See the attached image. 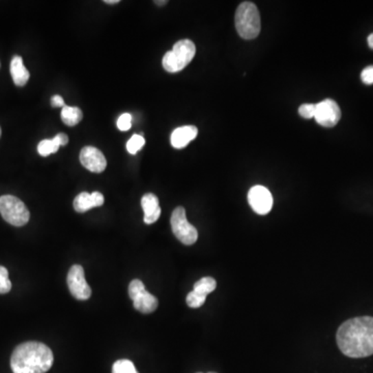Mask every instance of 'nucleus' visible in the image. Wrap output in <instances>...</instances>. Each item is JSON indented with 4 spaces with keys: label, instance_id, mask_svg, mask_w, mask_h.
I'll use <instances>...</instances> for the list:
<instances>
[{
    "label": "nucleus",
    "instance_id": "nucleus-1",
    "mask_svg": "<svg viewBox=\"0 0 373 373\" xmlns=\"http://www.w3.org/2000/svg\"><path fill=\"white\" fill-rule=\"evenodd\" d=\"M337 344L350 358H366L373 354V317L348 319L337 331Z\"/></svg>",
    "mask_w": 373,
    "mask_h": 373
},
{
    "label": "nucleus",
    "instance_id": "nucleus-2",
    "mask_svg": "<svg viewBox=\"0 0 373 373\" xmlns=\"http://www.w3.org/2000/svg\"><path fill=\"white\" fill-rule=\"evenodd\" d=\"M54 362L52 350L36 341L20 344L13 352L11 368L14 373H46Z\"/></svg>",
    "mask_w": 373,
    "mask_h": 373
},
{
    "label": "nucleus",
    "instance_id": "nucleus-3",
    "mask_svg": "<svg viewBox=\"0 0 373 373\" xmlns=\"http://www.w3.org/2000/svg\"><path fill=\"white\" fill-rule=\"evenodd\" d=\"M236 28L238 36L245 40H253L260 36V15L253 3L245 1L238 5L236 12Z\"/></svg>",
    "mask_w": 373,
    "mask_h": 373
},
{
    "label": "nucleus",
    "instance_id": "nucleus-4",
    "mask_svg": "<svg viewBox=\"0 0 373 373\" xmlns=\"http://www.w3.org/2000/svg\"><path fill=\"white\" fill-rule=\"evenodd\" d=\"M196 53L194 43L188 38L175 43L172 50L168 51L163 57L162 65L165 71L177 73L190 64Z\"/></svg>",
    "mask_w": 373,
    "mask_h": 373
},
{
    "label": "nucleus",
    "instance_id": "nucleus-5",
    "mask_svg": "<svg viewBox=\"0 0 373 373\" xmlns=\"http://www.w3.org/2000/svg\"><path fill=\"white\" fill-rule=\"evenodd\" d=\"M0 214L11 225L24 226L30 221V213L23 201L13 195L0 197Z\"/></svg>",
    "mask_w": 373,
    "mask_h": 373
},
{
    "label": "nucleus",
    "instance_id": "nucleus-6",
    "mask_svg": "<svg viewBox=\"0 0 373 373\" xmlns=\"http://www.w3.org/2000/svg\"><path fill=\"white\" fill-rule=\"evenodd\" d=\"M171 228L174 236L183 245L190 246L195 244L199 238L196 228L189 223L185 217V211L183 207H177L171 215Z\"/></svg>",
    "mask_w": 373,
    "mask_h": 373
},
{
    "label": "nucleus",
    "instance_id": "nucleus-7",
    "mask_svg": "<svg viewBox=\"0 0 373 373\" xmlns=\"http://www.w3.org/2000/svg\"><path fill=\"white\" fill-rule=\"evenodd\" d=\"M129 295L133 301L134 308L139 313L148 315V313H154L158 308V299L146 291L144 282L138 279L130 283Z\"/></svg>",
    "mask_w": 373,
    "mask_h": 373
},
{
    "label": "nucleus",
    "instance_id": "nucleus-8",
    "mask_svg": "<svg viewBox=\"0 0 373 373\" xmlns=\"http://www.w3.org/2000/svg\"><path fill=\"white\" fill-rule=\"evenodd\" d=\"M315 120L325 128H333L341 118V110L334 100L326 99L317 104Z\"/></svg>",
    "mask_w": 373,
    "mask_h": 373
},
{
    "label": "nucleus",
    "instance_id": "nucleus-9",
    "mask_svg": "<svg viewBox=\"0 0 373 373\" xmlns=\"http://www.w3.org/2000/svg\"><path fill=\"white\" fill-rule=\"evenodd\" d=\"M68 285L75 299L85 301L91 297V286L85 280L84 270L79 264H74L69 271Z\"/></svg>",
    "mask_w": 373,
    "mask_h": 373
},
{
    "label": "nucleus",
    "instance_id": "nucleus-10",
    "mask_svg": "<svg viewBox=\"0 0 373 373\" xmlns=\"http://www.w3.org/2000/svg\"><path fill=\"white\" fill-rule=\"evenodd\" d=\"M250 207L258 215H267L273 207V196L268 188L264 185H254L248 192Z\"/></svg>",
    "mask_w": 373,
    "mask_h": 373
},
{
    "label": "nucleus",
    "instance_id": "nucleus-11",
    "mask_svg": "<svg viewBox=\"0 0 373 373\" xmlns=\"http://www.w3.org/2000/svg\"><path fill=\"white\" fill-rule=\"evenodd\" d=\"M80 162L87 170L101 173L107 167V160L101 150L93 146H85L80 152Z\"/></svg>",
    "mask_w": 373,
    "mask_h": 373
},
{
    "label": "nucleus",
    "instance_id": "nucleus-12",
    "mask_svg": "<svg viewBox=\"0 0 373 373\" xmlns=\"http://www.w3.org/2000/svg\"><path fill=\"white\" fill-rule=\"evenodd\" d=\"M199 135V129L194 126H183L177 128L171 134V146L177 150L185 148Z\"/></svg>",
    "mask_w": 373,
    "mask_h": 373
},
{
    "label": "nucleus",
    "instance_id": "nucleus-13",
    "mask_svg": "<svg viewBox=\"0 0 373 373\" xmlns=\"http://www.w3.org/2000/svg\"><path fill=\"white\" fill-rule=\"evenodd\" d=\"M104 205V196L102 193L82 192L75 199L74 205L75 211L78 213H85L93 207H102Z\"/></svg>",
    "mask_w": 373,
    "mask_h": 373
},
{
    "label": "nucleus",
    "instance_id": "nucleus-14",
    "mask_svg": "<svg viewBox=\"0 0 373 373\" xmlns=\"http://www.w3.org/2000/svg\"><path fill=\"white\" fill-rule=\"evenodd\" d=\"M142 207L144 212V223L154 224L161 216V207L158 197L152 193L144 195L142 199Z\"/></svg>",
    "mask_w": 373,
    "mask_h": 373
},
{
    "label": "nucleus",
    "instance_id": "nucleus-15",
    "mask_svg": "<svg viewBox=\"0 0 373 373\" xmlns=\"http://www.w3.org/2000/svg\"><path fill=\"white\" fill-rule=\"evenodd\" d=\"M11 75L17 87H24L30 79V72L24 66L21 56H14L11 61Z\"/></svg>",
    "mask_w": 373,
    "mask_h": 373
},
{
    "label": "nucleus",
    "instance_id": "nucleus-16",
    "mask_svg": "<svg viewBox=\"0 0 373 373\" xmlns=\"http://www.w3.org/2000/svg\"><path fill=\"white\" fill-rule=\"evenodd\" d=\"M83 113L80 108L65 106L61 110V120L69 127H74L82 120Z\"/></svg>",
    "mask_w": 373,
    "mask_h": 373
},
{
    "label": "nucleus",
    "instance_id": "nucleus-17",
    "mask_svg": "<svg viewBox=\"0 0 373 373\" xmlns=\"http://www.w3.org/2000/svg\"><path fill=\"white\" fill-rule=\"evenodd\" d=\"M216 287H217V282H216L215 279L212 278V277H205V278H201V280L195 283L193 291L199 293V295L207 297L209 293L215 291Z\"/></svg>",
    "mask_w": 373,
    "mask_h": 373
},
{
    "label": "nucleus",
    "instance_id": "nucleus-18",
    "mask_svg": "<svg viewBox=\"0 0 373 373\" xmlns=\"http://www.w3.org/2000/svg\"><path fill=\"white\" fill-rule=\"evenodd\" d=\"M58 140H57L56 136L53 139H45L38 144V152L42 157H48L49 155L54 154L59 150Z\"/></svg>",
    "mask_w": 373,
    "mask_h": 373
},
{
    "label": "nucleus",
    "instance_id": "nucleus-19",
    "mask_svg": "<svg viewBox=\"0 0 373 373\" xmlns=\"http://www.w3.org/2000/svg\"><path fill=\"white\" fill-rule=\"evenodd\" d=\"M112 373H138V371L131 361L118 360L112 366Z\"/></svg>",
    "mask_w": 373,
    "mask_h": 373
},
{
    "label": "nucleus",
    "instance_id": "nucleus-20",
    "mask_svg": "<svg viewBox=\"0 0 373 373\" xmlns=\"http://www.w3.org/2000/svg\"><path fill=\"white\" fill-rule=\"evenodd\" d=\"M144 144H146V139L142 137V135H135L132 136L131 139L128 142L127 144V150L130 154L135 155L136 152H139L142 148H144Z\"/></svg>",
    "mask_w": 373,
    "mask_h": 373
},
{
    "label": "nucleus",
    "instance_id": "nucleus-21",
    "mask_svg": "<svg viewBox=\"0 0 373 373\" xmlns=\"http://www.w3.org/2000/svg\"><path fill=\"white\" fill-rule=\"evenodd\" d=\"M12 289V282L9 279V272L5 267L0 266V295L10 293Z\"/></svg>",
    "mask_w": 373,
    "mask_h": 373
},
{
    "label": "nucleus",
    "instance_id": "nucleus-22",
    "mask_svg": "<svg viewBox=\"0 0 373 373\" xmlns=\"http://www.w3.org/2000/svg\"><path fill=\"white\" fill-rule=\"evenodd\" d=\"M205 299L207 297H203V295H199V293H195L194 291H191L187 295V299L185 302L188 304L189 307L191 308H199L205 303Z\"/></svg>",
    "mask_w": 373,
    "mask_h": 373
},
{
    "label": "nucleus",
    "instance_id": "nucleus-23",
    "mask_svg": "<svg viewBox=\"0 0 373 373\" xmlns=\"http://www.w3.org/2000/svg\"><path fill=\"white\" fill-rule=\"evenodd\" d=\"M315 110H317V104H303L299 106V114L306 120L315 118Z\"/></svg>",
    "mask_w": 373,
    "mask_h": 373
},
{
    "label": "nucleus",
    "instance_id": "nucleus-24",
    "mask_svg": "<svg viewBox=\"0 0 373 373\" xmlns=\"http://www.w3.org/2000/svg\"><path fill=\"white\" fill-rule=\"evenodd\" d=\"M132 127V115L130 113H124L118 117L117 128L120 131H129Z\"/></svg>",
    "mask_w": 373,
    "mask_h": 373
},
{
    "label": "nucleus",
    "instance_id": "nucleus-25",
    "mask_svg": "<svg viewBox=\"0 0 373 373\" xmlns=\"http://www.w3.org/2000/svg\"><path fill=\"white\" fill-rule=\"evenodd\" d=\"M361 79H362L363 83H365V84H373V66L367 67L362 71Z\"/></svg>",
    "mask_w": 373,
    "mask_h": 373
},
{
    "label": "nucleus",
    "instance_id": "nucleus-26",
    "mask_svg": "<svg viewBox=\"0 0 373 373\" xmlns=\"http://www.w3.org/2000/svg\"><path fill=\"white\" fill-rule=\"evenodd\" d=\"M51 105H52V107L64 108L65 106H66V104H65L64 99H63L60 95H56L51 99Z\"/></svg>",
    "mask_w": 373,
    "mask_h": 373
},
{
    "label": "nucleus",
    "instance_id": "nucleus-27",
    "mask_svg": "<svg viewBox=\"0 0 373 373\" xmlns=\"http://www.w3.org/2000/svg\"><path fill=\"white\" fill-rule=\"evenodd\" d=\"M57 140H58L59 144H60V146H65L68 144L69 142V137L66 135V134L60 133L58 134V135H56Z\"/></svg>",
    "mask_w": 373,
    "mask_h": 373
},
{
    "label": "nucleus",
    "instance_id": "nucleus-28",
    "mask_svg": "<svg viewBox=\"0 0 373 373\" xmlns=\"http://www.w3.org/2000/svg\"><path fill=\"white\" fill-rule=\"evenodd\" d=\"M368 45L369 47H370L371 49H373V34H371L370 36H368Z\"/></svg>",
    "mask_w": 373,
    "mask_h": 373
},
{
    "label": "nucleus",
    "instance_id": "nucleus-29",
    "mask_svg": "<svg viewBox=\"0 0 373 373\" xmlns=\"http://www.w3.org/2000/svg\"><path fill=\"white\" fill-rule=\"evenodd\" d=\"M105 3H108V5H109V3L114 5V3H118L120 1H118V0H105Z\"/></svg>",
    "mask_w": 373,
    "mask_h": 373
},
{
    "label": "nucleus",
    "instance_id": "nucleus-30",
    "mask_svg": "<svg viewBox=\"0 0 373 373\" xmlns=\"http://www.w3.org/2000/svg\"><path fill=\"white\" fill-rule=\"evenodd\" d=\"M156 3H167V1H156Z\"/></svg>",
    "mask_w": 373,
    "mask_h": 373
},
{
    "label": "nucleus",
    "instance_id": "nucleus-31",
    "mask_svg": "<svg viewBox=\"0 0 373 373\" xmlns=\"http://www.w3.org/2000/svg\"><path fill=\"white\" fill-rule=\"evenodd\" d=\"M0 136H1V128H0Z\"/></svg>",
    "mask_w": 373,
    "mask_h": 373
},
{
    "label": "nucleus",
    "instance_id": "nucleus-32",
    "mask_svg": "<svg viewBox=\"0 0 373 373\" xmlns=\"http://www.w3.org/2000/svg\"><path fill=\"white\" fill-rule=\"evenodd\" d=\"M199 373H201V372H199ZM209 373H216V372H209Z\"/></svg>",
    "mask_w": 373,
    "mask_h": 373
}]
</instances>
